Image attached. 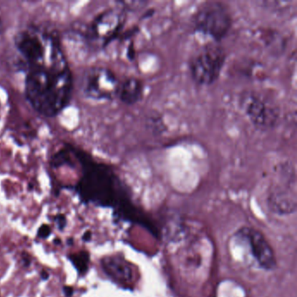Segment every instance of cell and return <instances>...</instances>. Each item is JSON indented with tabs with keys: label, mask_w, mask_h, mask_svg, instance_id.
<instances>
[{
	"label": "cell",
	"mask_w": 297,
	"mask_h": 297,
	"mask_svg": "<svg viewBox=\"0 0 297 297\" xmlns=\"http://www.w3.org/2000/svg\"><path fill=\"white\" fill-rule=\"evenodd\" d=\"M24 73V95L44 118H54L69 106L73 75L58 36L37 25H27L13 38Z\"/></svg>",
	"instance_id": "obj_1"
},
{
	"label": "cell",
	"mask_w": 297,
	"mask_h": 297,
	"mask_svg": "<svg viewBox=\"0 0 297 297\" xmlns=\"http://www.w3.org/2000/svg\"><path fill=\"white\" fill-rule=\"evenodd\" d=\"M232 21L228 8L220 2L202 4L193 17L194 29L216 43L227 37L232 27Z\"/></svg>",
	"instance_id": "obj_2"
},
{
	"label": "cell",
	"mask_w": 297,
	"mask_h": 297,
	"mask_svg": "<svg viewBox=\"0 0 297 297\" xmlns=\"http://www.w3.org/2000/svg\"><path fill=\"white\" fill-rule=\"evenodd\" d=\"M226 61L223 48L216 42L200 47L189 61L192 79L199 85H213L220 77Z\"/></svg>",
	"instance_id": "obj_3"
},
{
	"label": "cell",
	"mask_w": 297,
	"mask_h": 297,
	"mask_svg": "<svg viewBox=\"0 0 297 297\" xmlns=\"http://www.w3.org/2000/svg\"><path fill=\"white\" fill-rule=\"evenodd\" d=\"M126 21L123 6L111 7L98 13L82 33L89 44L104 48L120 34Z\"/></svg>",
	"instance_id": "obj_4"
},
{
	"label": "cell",
	"mask_w": 297,
	"mask_h": 297,
	"mask_svg": "<svg viewBox=\"0 0 297 297\" xmlns=\"http://www.w3.org/2000/svg\"><path fill=\"white\" fill-rule=\"evenodd\" d=\"M120 80L115 73L103 66H92L81 78V91L85 98L105 101L117 98Z\"/></svg>",
	"instance_id": "obj_5"
},
{
	"label": "cell",
	"mask_w": 297,
	"mask_h": 297,
	"mask_svg": "<svg viewBox=\"0 0 297 297\" xmlns=\"http://www.w3.org/2000/svg\"><path fill=\"white\" fill-rule=\"evenodd\" d=\"M240 106L254 126L260 129L274 127L279 120L280 112L276 105L254 92L241 95Z\"/></svg>",
	"instance_id": "obj_6"
},
{
	"label": "cell",
	"mask_w": 297,
	"mask_h": 297,
	"mask_svg": "<svg viewBox=\"0 0 297 297\" xmlns=\"http://www.w3.org/2000/svg\"><path fill=\"white\" fill-rule=\"evenodd\" d=\"M236 236L244 240L248 246L251 255L261 268L265 270H273L276 266L275 253L264 235L249 227H244L238 230Z\"/></svg>",
	"instance_id": "obj_7"
},
{
	"label": "cell",
	"mask_w": 297,
	"mask_h": 297,
	"mask_svg": "<svg viewBox=\"0 0 297 297\" xmlns=\"http://www.w3.org/2000/svg\"><path fill=\"white\" fill-rule=\"evenodd\" d=\"M101 267L106 276L115 283L130 287L134 282V269L131 263L120 255L104 257L101 260Z\"/></svg>",
	"instance_id": "obj_8"
},
{
	"label": "cell",
	"mask_w": 297,
	"mask_h": 297,
	"mask_svg": "<svg viewBox=\"0 0 297 297\" xmlns=\"http://www.w3.org/2000/svg\"><path fill=\"white\" fill-rule=\"evenodd\" d=\"M268 202L271 211L277 214L293 213L296 209V190L291 188L276 187L270 192Z\"/></svg>",
	"instance_id": "obj_9"
},
{
	"label": "cell",
	"mask_w": 297,
	"mask_h": 297,
	"mask_svg": "<svg viewBox=\"0 0 297 297\" xmlns=\"http://www.w3.org/2000/svg\"><path fill=\"white\" fill-rule=\"evenodd\" d=\"M143 90V84L139 79L130 77L120 82L117 98L125 105L132 106L141 99Z\"/></svg>",
	"instance_id": "obj_10"
},
{
	"label": "cell",
	"mask_w": 297,
	"mask_h": 297,
	"mask_svg": "<svg viewBox=\"0 0 297 297\" xmlns=\"http://www.w3.org/2000/svg\"><path fill=\"white\" fill-rule=\"evenodd\" d=\"M68 259L70 260L72 266L76 268L79 276H85L87 273L90 263V255L87 251L81 250L79 253L69 255Z\"/></svg>",
	"instance_id": "obj_11"
},
{
	"label": "cell",
	"mask_w": 297,
	"mask_h": 297,
	"mask_svg": "<svg viewBox=\"0 0 297 297\" xmlns=\"http://www.w3.org/2000/svg\"><path fill=\"white\" fill-rule=\"evenodd\" d=\"M52 233V228L50 226L46 225V224H43L39 227V228L38 229L37 232V236L39 239H46L48 238Z\"/></svg>",
	"instance_id": "obj_12"
},
{
	"label": "cell",
	"mask_w": 297,
	"mask_h": 297,
	"mask_svg": "<svg viewBox=\"0 0 297 297\" xmlns=\"http://www.w3.org/2000/svg\"><path fill=\"white\" fill-rule=\"evenodd\" d=\"M55 221L57 223V226H58V228L62 231L64 230V228L66 227V224H67V220H66V217L64 214H62V213H59L58 215H56L55 217Z\"/></svg>",
	"instance_id": "obj_13"
},
{
	"label": "cell",
	"mask_w": 297,
	"mask_h": 297,
	"mask_svg": "<svg viewBox=\"0 0 297 297\" xmlns=\"http://www.w3.org/2000/svg\"><path fill=\"white\" fill-rule=\"evenodd\" d=\"M63 293L65 297H72L74 293V289L71 286H64L63 288Z\"/></svg>",
	"instance_id": "obj_14"
},
{
	"label": "cell",
	"mask_w": 297,
	"mask_h": 297,
	"mask_svg": "<svg viewBox=\"0 0 297 297\" xmlns=\"http://www.w3.org/2000/svg\"><path fill=\"white\" fill-rule=\"evenodd\" d=\"M22 261H23V263H24V267H30V265H31V259H30V256H29V255L28 254H26V253H24V255H23V258H22Z\"/></svg>",
	"instance_id": "obj_15"
},
{
	"label": "cell",
	"mask_w": 297,
	"mask_h": 297,
	"mask_svg": "<svg viewBox=\"0 0 297 297\" xmlns=\"http://www.w3.org/2000/svg\"><path fill=\"white\" fill-rule=\"evenodd\" d=\"M91 238H92V233H91L90 231H86V232H85V233H84L83 236H82V240H83L84 241H85V242L90 241Z\"/></svg>",
	"instance_id": "obj_16"
},
{
	"label": "cell",
	"mask_w": 297,
	"mask_h": 297,
	"mask_svg": "<svg viewBox=\"0 0 297 297\" xmlns=\"http://www.w3.org/2000/svg\"><path fill=\"white\" fill-rule=\"evenodd\" d=\"M40 277H41V279H42L43 281H46V280H48V279H49L50 276H49V274H48V272H47V271H45V270H42V271H41V273H40Z\"/></svg>",
	"instance_id": "obj_17"
},
{
	"label": "cell",
	"mask_w": 297,
	"mask_h": 297,
	"mask_svg": "<svg viewBox=\"0 0 297 297\" xmlns=\"http://www.w3.org/2000/svg\"><path fill=\"white\" fill-rule=\"evenodd\" d=\"M4 30H5V27H4V20L2 19V17L0 16V36L3 35V33L4 32Z\"/></svg>",
	"instance_id": "obj_18"
},
{
	"label": "cell",
	"mask_w": 297,
	"mask_h": 297,
	"mask_svg": "<svg viewBox=\"0 0 297 297\" xmlns=\"http://www.w3.org/2000/svg\"><path fill=\"white\" fill-rule=\"evenodd\" d=\"M53 242H54V244H57V245H59V244H60V243H61V240H60V239H59V238H56V239H54Z\"/></svg>",
	"instance_id": "obj_19"
},
{
	"label": "cell",
	"mask_w": 297,
	"mask_h": 297,
	"mask_svg": "<svg viewBox=\"0 0 297 297\" xmlns=\"http://www.w3.org/2000/svg\"><path fill=\"white\" fill-rule=\"evenodd\" d=\"M67 244H68V245H72V244H73V239H72V238H69V239L67 240Z\"/></svg>",
	"instance_id": "obj_20"
}]
</instances>
